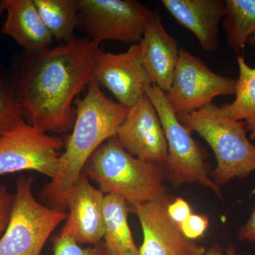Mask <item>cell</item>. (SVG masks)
<instances>
[{"label":"cell","mask_w":255,"mask_h":255,"mask_svg":"<svg viewBox=\"0 0 255 255\" xmlns=\"http://www.w3.org/2000/svg\"><path fill=\"white\" fill-rule=\"evenodd\" d=\"M33 2L53 39L60 43L73 39L78 27V0H33Z\"/></svg>","instance_id":"cell-19"},{"label":"cell","mask_w":255,"mask_h":255,"mask_svg":"<svg viewBox=\"0 0 255 255\" xmlns=\"http://www.w3.org/2000/svg\"><path fill=\"white\" fill-rule=\"evenodd\" d=\"M0 9L6 14L1 33L14 39L26 55L39 54L51 48L53 36L33 0H3Z\"/></svg>","instance_id":"cell-16"},{"label":"cell","mask_w":255,"mask_h":255,"mask_svg":"<svg viewBox=\"0 0 255 255\" xmlns=\"http://www.w3.org/2000/svg\"><path fill=\"white\" fill-rule=\"evenodd\" d=\"M247 44L249 45V46H251L255 47V33L248 40Z\"/></svg>","instance_id":"cell-29"},{"label":"cell","mask_w":255,"mask_h":255,"mask_svg":"<svg viewBox=\"0 0 255 255\" xmlns=\"http://www.w3.org/2000/svg\"><path fill=\"white\" fill-rule=\"evenodd\" d=\"M52 255H107L103 242L83 248L73 238L58 234L53 241Z\"/></svg>","instance_id":"cell-22"},{"label":"cell","mask_w":255,"mask_h":255,"mask_svg":"<svg viewBox=\"0 0 255 255\" xmlns=\"http://www.w3.org/2000/svg\"><path fill=\"white\" fill-rule=\"evenodd\" d=\"M178 117L191 132L202 137L214 152L217 166L212 175L218 185L236 178L244 179L255 172V145L247 135L246 122L228 118L214 103Z\"/></svg>","instance_id":"cell-4"},{"label":"cell","mask_w":255,"mask_h":255,"mask_svg":"<svg viewBox=\"0 0 255 255\" xmlns=\"http://www.w3.org/2000/svg\"><path fill=\"white\" fill-rule=\"evenodd\" d=\"M78 27L89 38L137 44L153 10L136 0H78Z\"/></svg>","instance_id":"cell-7"},{"label":"cell","mask_w":255,"mask_h":255,"mask_svg":"<svg viewBox=\"0 0 255 255\" xmlns=\"http://www.w3.org/2000/svg\"><path fill=\"white\" fill-rule=\"evenodd\" d=\"M116 137L130 155L164 165L167 140L157 111L146 94L129 108Z\"/></svg>","instance_id":"cell-12"},{"label":"cell","mask_w":255,"mask_h":255,"mask_svg":"<svg viewBox=\"0 0 255 255\" xmlns=\"http://www.w3.org/2000/svg\"><path fill=\"white\" fill-rule=\"evenodd\" d=\"M146 95L157 111L167 140V156L163 165L166 179L174 187L196 183L219 194V186L209 176L205 150L179 120L165 92L152 85L147 88Z\"/></svg>","instance_id":"cell-6"},{"label":"cell","mask_w":255,"mask_h":255,"mask_svg":"<svg viewBox=\"0 0 255 255\" xmlns=\"http://www.w3.org/2000/svg\"><path fill=\"white\" fill-rule=\"evenodd\" d=\"M75 106L73 132L64 145L56 174L42 192L46 205L63 210L67 209L69 194L85 164L104 142L117 135L129 110L107 97L95 80Z\"/></svg>","instance_id":"cell-2"},{"label":"cell","mask_w":255,"mask_h":255,"mask_svg":"<svg viewBox=\"0 0 255 255\" xmlns=\"http://www.w3.org/2000/svg\"><path fill=\"white\" fill-rule=\"evenodd\" d=\"M161 3L179 24L194 34L203 50H217L220 25L226 14L225 1L162 0Z\"/></svg>","instance_id":"cell-15"},{"label":"cell","mask_w":255,"mask_h":255,"mask_svg":"<svg viewBox=\"0 0 255 255\" xmlns=\"http://www.w3.org/2000/svg\"><path fill=\"white\" fill-rule=\"evenodd\" d=\"M236 82V79L214 73L199 58L180 48L172 85L165 95L180 117L212 103L216 97L235 95Z\"/></svg>","instance_id":"cell-9"},{"label":"cell","mask_w":255,"mask_h":255,"mask_svg":"<svg viewBox=\"0 0 255 255\" xmlns=\"http://www.w3.org/2000/svg\"><path fill=\"white\" fill-rule=\"evenodd\" d=\"M225 2L223 28L228 46L235 53H241L255 33V0H226Z\"/></svg>","instance_id":"cell-18"},{"label":"cell","mask_w":255,"mask_h":255,"mask_svg":"<svg viewBox=\"0 0 255 255\" xmlns=\"http://www.w3.org/2000/svg\"><path fill=\"white\" fill-rule=\"evenodd\" d=\"M94 80L109 90L117 102L130 108L152 86L141 57L139 43L120 53H99L96 60Z\"/></svg>","instance_id":"cell-10"},{"label":"cell","mask_w":255,"mask_h":255,"mask_svg":"<svg viewBox=\"0 0 255 255\" xmlns=\"http://www.w3.org/2000/svg\"><path fill=\"white\" fill-rule=\"evenodd\" d=\"M105 196L82 172L69 194L68 215L58 234L73 238L80 246L102 243L105 235Z\"/></svg>","instance_id":"cell-13"},{"label":"cell","mask_w":255,"mask_h":255,"mask_svg":"<svg viewBox=\"0 0 255 255\" xmlns=\"http://www.w3.org/2000/svg\"><path fill=\"white\" fill-rule=\"evenodd\" d=\"M130 206L117 194H105L104 245L107 255H140L128 224Z\"/></svg>","instance_id":"cell-17"},{"label":"cell","mask_w":255,"mask_h":255,"mask_svg":"<svg viewBox=\"0 0 255 255\" xmlns=\"http://www.w3.org/2000/svg\"><path fill=\"white\" fill-rule=\"evenodd\" d=\"M238 237L241 241L255 243V209L246 224L240 230Z\"/></svg>","instance_id":"cell-26"},{"label":"cell","mask_w":255,"mask_h":255,"mask_svg":"<svg viewBox=\"0 0 255 255\" xmlns=\"http://www.w3.org/2000/svg\"><path fill=\"white\" fill-rule=\"evenodd\" d=\"M209 226V219L207 216L192 213L189 217L180 225L179 229L184 237L192 241L202 237Z\"/></svg>","instance_id":"cell-23"},{"label":"cell","mask_w":255,"mask_h":255,"mask_svg":"<svg viewBox=\"0 0 255 255\" xmlns=\"http://www.w3.org/2000/svg\"><path fill=\"white\" fill-rule=\"evenodd\" d=\"M13 201L14 194L9 193L4 184H0V239L9 222Z\"/></svg>","instance_id":"cell-24"},{"label":"cell","mask_w":255,"mask_h":255,"mask_svg":"<svg viewBox=\"0 0 255 255\" xmlns=\"http://www.w3.org/2000/svg\"><path fill=\"white\" fill-rule=\"evenodd\" d=\"M248 130L251 131V135H250V139L251 140L255 141V127L248 128Z\"/></svg>","instance_id":"cell-28"},{"label":"cell","mask_w":255,"mask_h":255,"mask_svg":"<svg viewBox=\"0 0 255 255\" xmlns=\"http://www.w3.org/2000/svg\"><path fill=\"white\" fill-rule=\"evenodd\" d=\"M169 196L142 204L130 206L138 219L143 234L140 255H205L204 247L183 236L167 214Z\"/></svg>","instance_id":"cell-11"},{"label":"cell","mask_w":255,"mask_h":255,"mask_svg":"<svg viewBox=\"0 0 255 255\" xmlns=\"http://www.w3.org/2000/svg\"><path fill=\"white\" fill-rule=\"evenodd\" d=\"M24 118L11 78L0 72V137Z\"/></svg>","instance_id":"cell-21"},{"label":"cell","mask_w":255,"mask_h":255,"mask_svg":"<svg viewBox=\"0 0 255 255\" xmlns=\"http://www.w3.org/2000/svg\"><path fill=\"white\" fill-rule=\"evenodd\" d=\"M102 43L89 37L71 41L34 55L11 78L28 124L46 132L72 130L75 100L94 80Z\"/></svg>","instance_id":"cell-1"},{"label":"cell","mask_w":255,"mask_h":255,"mask_svg":"<svg viewBox=\"0 0 255 255\" xmlns=\"http://www.w3.org/2000/svg\"><path fill=\"white\" fill-rule=\"evenodd\" d=\"M33 182L31 176L16 180L9 222L0 239V255H41L52 233L66 220L65 210L37 200Z\"/></svg>","instance_id":"cell-5"},{"label":"cell","mask_w":255,"mask_h":255,"mask_svg":"<svg viewBox=\"0 0 255 255\" xmlns=\"http://www.w3.org/2000/svg\"><path fill=\"white\" fill-rule=\"evenodd\" d=\"M64 145L63 139L23 119L0 137V176L34 171L51 180L58 170Z\"/></svg>","instance_id":"cell-8"},{"label":"cell","mask_w":255,"mask_h":255,"mask_svg":"<svg viewBox=\"0 0 255 255\" xmlns=\"http://www.w3.org/2000/svg\"><path fill=\"white\" fill-rule=\"evenodd\" d=\"M237 63L236 98L232 103L220 107L228 118L246 122L247 128L255 127V68L248 65L243 55H238Z\"/></svg>","instance_id":"cell-20"},{"label":"cell","mask_w":255,"mask_h":255,"mask_svg":"<svg viewBox=\"0 0 255 255\" xmlns=\"http://www.w3.org/2000/svg\"><path fill=\"white\" fill-rule=\"evenodd\" d=\"M192 214L191 206L187 201L178 197L173 201H170L167 206V214L169 217L178 226H180Z\"/></svg>","instance_id":"cell-25"},{"label":"cell","mask_w":255,"mask_h":255,"mask_svg":"<svg viewBox=\"0 0 255 255\" xmlns=\"http://www.w3.org/2000/svg\"><path fill=\"white\" fill-rule=\"evenodd\" d=\"M142 63L152 85L167 92L172 85L179 60V43L167 31L159 11L152 12L141 41Z\"/></svg>","instance_id":"cell-14"},{"label":"cell","mask_w":255,"mask_h":255,"mask_svg":"<svg viewBox=\"0 0 255 255\" xmlns=\"http://www.w3.org/2000/svg\"><path fill=\"white\" fill-rule=\"evenodd\" d=\"M205 255H236V252L233 246L229 247L224 252L219 245H214L206 251Z\"/></svg>","instance_id":"cell-27"},{"label":"cell","mask_w":255,"mask_h":255,"mask_svg":"<svg viewBox=\"0 0 255 255\" xmlns=\"http://www.w3.org/2000/svg\"><path fill=\"white\" fill-rule=\"evenodd\" d=\"M105 194L122 196L129 206L168 196L162 164L137 158L127 152L117 137H111L92 154L83 169Z\"/></svg>","instance_id":"cell-3"}]
</instances>
